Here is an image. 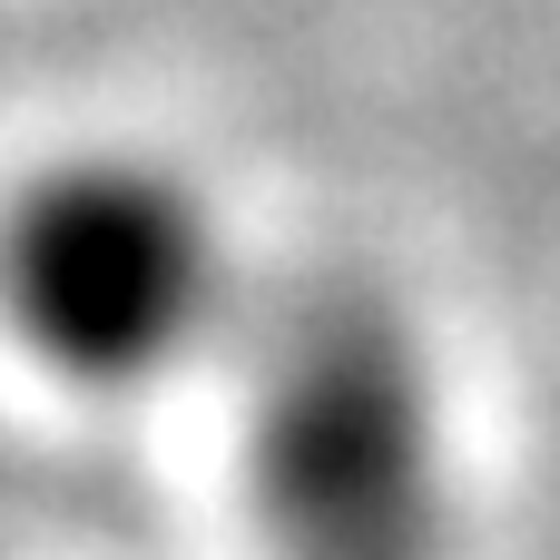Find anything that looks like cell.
Instances as JSON below:
<instances>
[{
  "instance_id": "cell-1",
  "label": "cell",
  "mask_w": 560,
  "mask_h": 560,
  "mask_svg": "<svg viewBox=\"0 0 560 560\" xmlns=\"http://www.w3.org/2000/svg\"><path fill=\"white\" fill-rule=\"evenodd\" d=\"M246 482L276 560H443V404L374 285H315L266 325Z\"/></svg>"
},
{
  "instance_id": "cell-2",
  "label": "cell",
  "mask_w": 560,
  "mask_h": 560,
  "mask_svg": "<svg viewBox=\"0 0 560 560\" xmlns=\"http://www.w3.org/2000/svg\"><path fill=\"white\" fill-rule=\"evenodd\" d=\"M0 315L89 394L158 384L226 325V236L187 177L69 158L0 226Z\"/></svg>"
}]
</instances>
